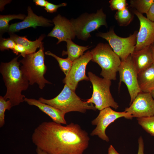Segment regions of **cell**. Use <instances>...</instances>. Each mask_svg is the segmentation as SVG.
<instances>
[{"label":"cell","instance_id":"obj_22","mask_svg":"<svg viewBox=\"0 0 154 154\" xmlns=\"http://www.w3.org/2000/svg\"><path fill=\"white\" fill-rule=\"evenodd\" d=\"M26 16L25 15L20 14L18 15H0V31L2 34L7 31L10 25L9 22L11 20L18 19L23 20Z\"/></svg>","mask_w":154,"mask_h":154},{"label":"cell","instance_id":"obj_23","mask_svg":"<svg viewBox=\"0 0 154 154\" xmlns=\"http://www.w3.org/2000/svg\"><path fill=\"white\" fill-rule=\"evenodd\" d=\"M154 2V0H131L130 6L138 12L146 14Z\"/></svg>","mask_w":154,"mask_h":154},{"label":"cell","instance_id":"obj_11","mask_svg":"<svg viewBox=\"0 0 154 154\" xmlns=\"http://www.w3.org/2000/svg\"><path fill=\"white\" fill-rule=\"evenodd\" d=\"M92 59L91 52L88 51L74 61L68 74L63 80V82L75 91L78 82L83 80H90L86 74V70L87 64Z\"/></svg>","mask_w":154,"mask_h":154},{"label":"cell","instance_id":"obj_20","mask_svg":"<svg viewBox=\"0 0 154 154\" xmlns=\"http://www.w3.org/2000/svg\"><path fill=\"white\" fill-rule=\"evenodd\" d=\"M66 42L67 50H63L62 55H67V58L73 62L83 55L84 52L90 48L88 46H82L76 44L71 39H68Z\"/></svg>","mask_w":154,"mask_h":154},{"label":"cell","instance_id":"obj_17","mask_svg":"<svg viewBox=\"0 0 154 154\" xmlns=\"http://www.w3.org/2000/svg\"><path fill=\"white\" fill-rule=\"evenodd\" d=\"M131 56L133 64L138 74L153 63L150 46L139 50L134 51Z\"/></svg>","mask_w":154,"mask_h":154},{"label":"cell","instance_id":"obj_15","mask_svg":"<svg viewBox=\"0 0 154 154\" xmlns=\"http://www.w3.org/2000/svg\"><path fill=\"white\" fill-rule=\"evenodd\" d=\"M27 10V15L23 21L10 25L8 31L9 33H14L30 27L36 28L37 26L50 27L53 25L50 20L34 13L31 7H28Z\"/></svg>","mask_w":154,"mask_h":154},{"label":"cell","instance_id":"obj_12","mask_svg":"<svg viewBox=\"0 0 154 154\" xmlns=\"http://www.w3.org/2000/svg\"><path fill=\"white\" fill-rule=\"evenodd\" d=\"M125 111L138 118L154 116V99L151 93L141 92Z\"/></svg>","mask_w":154,"mask_h":154},{"label":"cell","instance_id":"obj_18","mask_svg":"<svg viewBox=\"0 0 154 154\" xmlns=\"http://www.w3.org/2000/svg\"><path fill=\"white\" fill-rule=\"evenodd\" d=\"M138 84L141 91L151 93L154 90V63L137 74Z\"/></svg>","mask_w":154,"mask_h":154},{"label":"cell","instance_id":"obj_30","mask_svg":"<svg viewBox=\"0 0 154 154\" xmlns=\"http://www.w3.org/2000/svg\"><path fill=\"white\" fill-rule=\"evenodd\" d=\"M13 52L16 55L20 54L23 57L27 54V50L26 48L23 45L19 44H16L12 50Z\"/></svg>","mask_w":154,"mask_h":154},{"label":"cell","instance_id":"obj_9","mask_svg":"<svg viewBox=\"0 0 154 154\" xmlns=\"http://www.w3.org/2000/svg\"><path fill=\"white\" fill-rule=\"evenodd\" d=\"M119 88L122 82L126 86L130 97V105L138 94L141 92L137 80V73L133 64L131 55L121 62L118 69Z\"/></svg>","mask_w":154,"mask_h":154},{"label":"cell","instance_id":"obj_35","mask_svg":"<svg viewBox=\"0 0 154 154\" xmlns=\"http://www.w3.org/2000/svg\"><path fill=\"white\" fill-rule=\"evenodd\" d=\"M36 150L37 154H48L46 152L38 147H37Z\"/></svg>","mask_w":154,"mask_h":154},{"label":"cell","instance_id":"obj_33","mask_svg":"<svg viewBox=\"0 0 154 154\" xmlns=\"http://www.w3.org/2000/svg\"><path fill=\"white\" fill-rule=\"evenodd\" d=\"M33 2L37 6L45 7L48 1L45 0H34Z\"/></svg>","mask_w":154,"mask_h":154},{"label":"cell","instance_id":"obj_14","mask_svg":"<svg viewBox=\"0 0 154 154\" xmlns=\"http://www.w3.org/2000/svg\"><path fill=\"white\" fill-rule=\"evenodd\" d=\"M54 26L47 36L55 37L58 40L56 44L69 39H73L76 36L70 20L58 14L52 20Z\"/></svg>","mask_w":154,"mask_h":154},{"label":"cell","instance_id":"obj_13","mask_svg":"<svg viewBox=\"0 0 154 154\" xmlns=\"http://www.w3.org/2000/svg\"><path fill=\"white\" fill-rule=\"evenodd\" d=\"M133 11L140 22L134 50L137 51L150 46L154 42V23L135 9Z\"/></svg>","mask_w":154,"mask_h":154},{"label":"cell","instance_id":"obj_19","mask_svg":"<svg viewBox=\"0 0 154 154\" xmlns=\"http://www.w3.org/2000/svg\"><path fill=\"white\" fill-rule=\"evenodd\" d=\"M10 38L13 39L16 44H21L26 49L27 54L36 52L38 48L43 46L42 42L45 35H41L38 39L34 41H31L27 38L26 37L20 36L14 33H9Z\"/></svg>","mask_w":154,"mask_h":154},{"label":"cell","instance_id":"obj_36","mask_svg":"<svg viewBox=\"0 0 154 154\" xmlns=\"http://www.w3.org/2000/svg\"><path fill=\"white\" fill-rule=\"evenodd\" d=\"M150 46L152 50L153 62L154 63V42L150 45Z\"/></svg>","mask_w":154,"mask_h":154},{"label":"cell","instance_id":"obj_4","mask_svg":"<svg viewBox=\"0 0 154 154\" xmlns=\"http://www.w3.org/2000/svg\"><path fill=\"white\" fill-rule=\"evenodd\" d=\"M38 100L51 106L65 114L72 111L84 113L88 110H96L92 104L82 101L75 91L71 90L66 84L60 93L54 98L46 99L40 97Z\"/></svg>","mask_w":154,"mask_h":154},{"label":"cell","instance_id":"obj_5","mask_svg":"<svg viewBox=\"0 0 154 154\" xmlns=\"http://www.w3.org/2000/svg\"><path fill=\"white\" fill-rule=\"evenodd\" d=\"M90 52L92 60L97 63L102 68L100 75L107 79L116 80L121 61L109 44L100 43Z\"/></svg>","mask_w":154,"mask_h":154},{"label":"cell","instance_id":"obj_24","mask_svg":"<svg viewBox=\"0 0 154 154\" xmlns=\"http://www.w3.org/2000/svg\"><path fill=\"white\" fill-rule=\"evenodd\" d=\"M44 53L46 55L54 57L58 62L60 69L66 76L68 75L71 68L73 62L68 58H60L50 51H46Z\"/></svg>","mask_w":154,"mask_h":154},{"label":"cell","instance_id":"obj_32","mask_svg":"<svg viewBox=\"0 0 154 154\" xmlns=\"http://www.w3.org/2000/svg\"><path fill=\"white\" fill-rule=\"evenodd\" d=\"M138 149L137 154H144V145L142 137H139L138 139Z\"/></svg>","mask_w":154,"mask_h":154},{"label":"cell","instance_id":"obj_3","mask_svg":"<svg viewBox=\"0 0 154 154\" xmlns=\"http://www.w3.org/2000/svg\"><path fill=\"white\" fill-rule=\"evenodd\" d=\"M44 49L42 46L38 51L27 54L19 61L22 64L21 70L29 85L36 83L41 89L44 88L46 84H51L44 77L47 67L44 63Z\"/></svg>","mask_w":154,"mask_h":154},{"label":"cell","instance_id":"obj_2","mask_svg":"<svg viewBox=\"0 0 154 154\" xmlns=\"http://www.w3.org/2000/svg\"><path fill=\"white\" fill-rule=\"evenodd\" d=\"M21 56L20 54L8 62H1L0 66V72L7 88L3 97L10 101L12 107L24 101L25 97L22 92L26 90L29 85L20 69L21 64L18 60Z\"/></svg>","mask_w":154,"mask_h":154},{"label":"cell","instance_id":"obj_31","mask_svg":"<svg viewBox=\"0 0 154 154\" xmlns=\"http://www.w3.org/2000/svg\"><path fill=\"white\" fill-rule=\"evenodd\" d=\"M146 14L147 18L154 23V2Z\"/></svg>","mask_w":154,"mask_h":154},{"label":"cell","instance_id":"obj_10","mask_svg":"<svg viewBox=\"0 0 154 154\" xmlns=\"http://www.w3.org/2000/svg\"><path fill=\"white\" fill-rule=\"evenodd\" d=\"M122 117L129 119L133 117L128 112L125 111L117 112L112 110L110 107L100 110L98 116L92 121V125L96 126L92 131L91 135H98L103 140L108 142L109 138L105 133L106 129L110 124L117 119Z\"/></svg>","mask_w":154,"mask_h":154},{"label":"cell","instance_id":"obj_34","mask_svg":"<svg viewBox=\"0 0 154 154\" xmlns=\"http://www.w3.org/2000/svg\"><path fill=\"white\" fill-rule=\"evenodd\" d=\"M108 154H119L112 145H110L108 149Z\"/></svg>","mask_w":154,"mask_h":154},{"label":"cell","instance_id":"obj_1","mask_svg":"<svg viewBox=\"0 0 154 154\" xmlns=\"http://www.w3.org/2000/svg\"><path fill=\"white\" fill-rule=\"evenodd\" d=\"M33 143L48 154H82L88 147V133L78 124L63 126L44 122L34 130Z\"/></svg>","mask_w":154,"mask_h":154},{"label":"cell","instance_id":"obj_8","mask_svg":"<svg viewBox=\"0 0 154 154\" xmlns=\"http://www.w3.org/2000/svg\"><path fill=\"white\" fill-rule=\"evenodd\" d=\"M137 33L136 31L128 37H122L117 35L114 29L112 28L107 32H99L97 35L108 41L114 51L118 56L122 62L134 52Z\"/></svg>","mask_w":154,"mask_h":154},{"label":"cell","instance_id":"obj_28","mask_svg":"<svg viewBox=\"0 0 154 154\" xmlns=\"http://www.w3.org/2000/svg\"><path fill=\"white\" fill-rule=\"evenodd\" d=\"M16 44L14 40L10 37L6 38L1 37L0 39V50L1 51L10 49L12 50Z\"/></svg>","mask_w":154,"mask_h":154},{"label":"cell","instance_id":"obj_7","mask_svg":"<svg viewBox=\"0 0 154 154\" xmlns=\"http://www.w3.org/2000/svg\"><path fill=\"white\" fill-rule=\"evenodd\" d=\"M76 36L79 39L86 40L91 37L90 33L98 29L101 26L107 27L106 15L102 8L96 13L85 14L75 19L70 20Z\"/></svg>","mask_w":154,"mask_h":154},{"label":"cell","instance_id":"obj_26","mask_svg":"<svg viewBox=\"0 0 154 154\" xmlns=\"http://www.w3.org/2000/svg\"><path fill=\"white\" fill-rule=\"evenodd\" d=\"M12 107V104L9 100H6L2 96H0V127L5 124V112L6 110H9Z\"/></svg>","mask_w":154,"mask_h":154},{"label":"cell","instance_id":"obj_6","mask_svg":"<svg viewBox=\"0 0 154 154\" xmlns=\"http://www.w3.org/2000/svg\"><path fill=\"white\" fill-rule=\"evenodd\" d=\"M88 74L92 85L93 91L91 97L85 100L88 103L94 104L96 109L100 111L109 107L117 109L119 105L114 101L110 92L111 80L100 78L91 72H88Z\"/></svg>","mask_w":154,"mask_h":154},{"label":"cell","instance_id":"obj_25","mask_svg":"<svg viewBox=\"0 0 154 154\" xmlns=\"http://www.w3.org/2000/svg\"><path fill=\"white\" fill-rule=\"evenodd\" d=\"M137 119L144 130L154 136V116L137 118Z\"/></svg>","mask_w":154,"mask_h":154},{"label":"cell","instance_id":"obj_37","mask_svg":"<svg viewBox=\"0 0 154 154\" xmlns=\"http://www.w3.org/2000/svg\"><path fill=\"white\" fill-rule=\"evenodd\" d=\"M151 93L152 95V97H153V99H154V90L152 91Z\"/></svg>","mask_w":154,"mask_h":154},{"label":"cell","instance_id":"obj_29","mask_svg":"<svg viewBox=\"0 0 154 154\" xmlns=\"http://www.w3.org/2000/svg\"><path fill=\"white\" fill-rule=\"evenodd\" d=\"M66 5L67 3H65L56 5L48 2L45 7L44 9L47 12L52 13L56 12L58 8L66 6Z\"/></svg>","mask_w":154,"mask_h":154},{"label":"cell","instance_id":"obj_21","mask_svg":"<svg viewBox=\"0 0 154 154\" xmlns=\"http://www.w3.org/2000/svg\"><path fill=\"white\" fill-rule=\"evenodd\" d=\"M114 17L119 26H126L132 21L133 16L127 7L123 10L117 11Z\"/></svg>","mask_w":154,"mask_h":154},{"label":"cell","instance_id":"obj_16","mask_svg":"<svg viewBox=\"0 0 154 154\" xmlns=\"http://www.w3.org/2000/svg\"><path fill=\"white\" fill-rule=\"evenodd\" d=\"M24 102L29 105L34 106L48 115L53 122L58 124H66L64 116L65 114L58 109L50 105L39 102L38 100L25 97Z\"/></svg>","mask_w":154,"mask_h":154},{"label":"cell","instance_id":"obj_27","mask_svg":"<svg viewBox=\"0 0 154 154\" xmlns=\"http://www.w3.org/2000/svg\"><path fill=\"white\" fill-rule=\"evenodd\" d=\"M110 7L112 10L120 11L127 7L126 0H111L109 1Z\"/></svg>","mask_w":154,"mask_h":154}]
</instances>
